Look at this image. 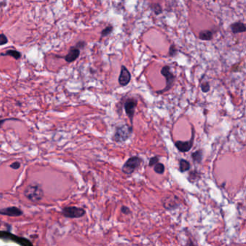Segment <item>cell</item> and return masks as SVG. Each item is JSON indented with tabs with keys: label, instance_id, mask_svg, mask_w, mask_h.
<instances>
[{
	"label": "cell",
	"instance_id": "21",
	"mask_svg": "<svg viewBox=\"0 0 246 246\" xmlns=\"http://www.w3.org/2000/svg\"><path fill=\"white\" fill-rule=\"evenodd\" d=\"M201 89L203 92H208L210 90V85L208 82H204L201 85Z\"/></svg>",
	"mask_w": 246,
	"mask_h": 246
},
{
	"label": "cell",
	"instance_id": "9",
	"mask_svg": "<svg viewBox=\"0 0 246 246\" xmlns=\"http://www.w3.org/2000/svg\"><path fill=\"white\" fill-rule=\"evenodd\" d=\"M23 214V210L16 206H9V207L0 209V215L8 216L11 217H18Z\"/></svg>",
	"mask_w": 246,
	"mask_h": 246
},
{
	"label": "cell",
	"instance_id": "10",
	"mask_svg": "<svg viewBox=\"0 0 246 246\" xmlns=\"http://www.w3.org/2000/svg\"><path fill=\"white\" fill-rule=\"evenodd\" d=\"M131 79H132V75H131L130 71L126 67L122 65L121 67V72L118 79L119 85L121 86H126L130 82Z\"/></svg>",
	"mask_w": 246,
	"mask_h": 246
},
{
	"label": "cell",
	"instance_id": "17",
	"mask_svg": "<svg viewBox=\"0 0 246 246\" xmlns=\"http://www.w3.org/2000/svg\"><path fill=\"white\" fill-rule=\"evenodd\" d=\"M150 8L152 11L154 12V14L157 15H160L162 13V8L161 7V5L158 3H154L150 5Z\"/></svg>",
	"mask_w": 246,
	"mask_h": 246
},
{
	"label": "cell",
	"instance_id": "13",
	"mask_svg": "<svg viewBox=\"0 0 246 246\" xmlns=\"http://www.w3.org/2000/svg\"><path fill=\"white\" fill-rule=\"evenodd\" d=\"M198 38L201 41H211L213 38V33L209 30H204L199 32Z\"/></svg>",
	"mask_w": 246,
	"mask_h": 246
},
{
	"label": "cell",
	"instance_id": "14",
	"mask_svg": "<svg viewBox=\"0 0 246 246\" xmlns=\"http://www.w3.org/2000/svg\"><path fill=\"white\" fill-rule=\"evenodd\" d=\"M0 56H9L13 57L14 59H17V60H18V59H20L21 56H22L21 53L20 52V51H16V50H13V49H11V50H8L5 53H0Z\"/></svg>",
	"mask_w": 246,
	"mask_h": 246
},
{
	"label": "cell",
	"instance_id": "25",
	"mask_svg": "<svg viewBox=\"0 0 246 246\" xmlns=\"http://www.w3.org/2000/svg\"><path fill=\"white\" fill-rule=\"evenodd\" d=\"M9 167H10L11 168H13V169H14V170H17V169H19V168L21 167V164H20V162L15 161V162H14L13 163H12Z\"/></svg>",
	"mask_w": 246,
	"mask_h": 246
},
{
	"label": "cell",
	"instance_id": "20",
	"mask_svg": "<svg viewBox=\"0 0 246 246\" xmlns=\"http://www.w3.org/2000/svg\"><path fill=\"white\" fill-rule=\"evenodd\" d=\"M168 53H169L170 56H172V57L175 56L177 54L178 49H177V48H176L175 45L174 44L170 45V46L169 48V52Z\"/></svg>",
	"mask_w": 246,
	"mask_h": 246
},
{
	"label": "cell",
	"instance_id": "16",
	"mask_svg": "<svg viewBox=\"0 0 246 246\" xmlns=\"http://www.w3.org/2000/svg\"><path fill=\"white\" fill-rule=\"evenodd\" d=\"M191 157L194 162L198 164L201 163L202 159H203V151L201 150H198L196 151V152H193L191 154Z\"/></svg>",
	"mask_w": 246,
	"mask_h": 246
},
{
	"label": "cell",
	"instance_id": "4",
	"mask_svg": "<svg viewBox=\"0 0 246 246\" xmlns=\"http://www.w3.org/2000/svg\"><path fill=\"white\" fill-rule=\"evenodd\" d=\"M160 72H161V74L166 79V85L165 87L162 89V90L157 91V93H158V94H162V93L170 90L174 84L175 80V76L172 74V71H170V67L168 66V65H165V66L162 67Z\"/></svg>",
	"mask_w": 246,
	"mask_h": 246
},
{
	"label": "cell",
	"instance_id": "26",
	"mask_svg": "<svg viewBox=\"0 0 246 246\" xmlns=\"http://www.w3.org/2000/svg\"><path fill=\"white\" fill-rule=\"evenodd\" d=\"M18 119L17 118H5V119H1L0 120V128L3 126L4 123L6 121H17Z\"/></svg>",
	"mask_w": 246,
	"mask_h": 246
},
{
	"label": "cell",
	"instance_id": "6",
	"mask_svg": "<svg viewBox=\"0 0 246 246\" xmlns=\"http://www.w3.org/2000/svg\"><path fill=\"white\" fill-rule=\"evenodd\" d=\"M162 204L164 209H165L167 211H172L179 207L181 204V201L177 196L168 195L162 198Z\"/></svg>",
	"mask_w": 246,
	"mask_h": 246
},
{
	"label": "cell",
	"instance_id": "3",
	"mask_svg": "<svg viewBox=\"0 0 246 246\" xmlns=\"http://www.w3.org/2000/svg\"><path fill=\"white\" fill-rule=\"evenodd\" d=\"M143 160L138 156H133L128 158L122 166V172L126 175L132 174L139 168Z\"/></svg>",
	"mask_w": 246,
	"mask_h": 246
},
{
	"label": "cell",
	"instance_id": "15",
	"mask_svg": "<svg viewBox=\"0 0 246 246\" xmlns=\"http://www.w3.org/2000/svg\"><path fill=\"white\" fill-rule=\"evenodd\" d=\"M190 168V164L185 159H180L179 161V170L181 172L188 171Z\"/></svg>",
	"mask_w": 246,
	"mask_h": 246
},
{
	"label": "cell",
	"instance_id": "1",
	"mask_svg": "<svg viewBox=\"0 0 246 246\" xmlns=\"http://www.w3.org/2000/svg\"><path fill=\"white\" fill-rule=\"evenodd\" d=\"M24 196L32 202H39L42 200L44 192L39 184L34 183L27 186L24 190Z\"/></svg>",
	"mask_w": 246,
	"mask_h": 246
},
{
	"label": "cell",
	"instance_id": "19",
	"mask_svg": "<svg viewBox=\"0 0 246 246\" xmlns=\"http://www.w3.org/2000/svg\"><path fill=\"white\" fill-rule=\"evenodd\" d=\"M113 29H114V27H113L112 25H108V26L105 27V28L102 31V32H101V37L103 38L108 36V35H110V33H112Z\"/></svg>",
	"mask_w": 246,
	"mask_h": 246
},
{
	"label": "cell",
	"instance_id": "24",
	"mask_svg": "<svg viewBox=\"0 0 246 246\" xmlns=\"http://www.w3.org/2000/svg\"><path fill=\"white\" fill-rule=\"evenodd\" d=\"M121 212L123 214H126V215H128V214H131L130 209L128 207V206H121Z\"/></svg>",
	"mask_w": 246,
	"mask_h": 246
},
{
	"label": "cell",
	"instance_id": "8",
	"mask_svg": "<svg viewBox=\"0 0 246 246\" xmlns=\"http://www.w3.org/2000/svg\"><path fill=\"white\" fill-rule=\"evenodd\" d=\"M194 134H195V132H194L193 126H192V135L190 140L177 141V142H175V146L178 149V151H180L181 152H187L190 150V149L192 148V147L194 145Z\"/></svg>",
	"mask_w": 246,
	"mask_h": 246
},
{
	"label": "cell",
	"instance_id": "5",
	"mask_svg": "<svg viewBox=\"0 0 246 246\" xmlns=\"http://www.w3.org/2000/svg\"><path fill=\"white\" fill-rule=\"evenodd\" d=\"M85 210L77 206H65L61 210V214L64 217L69 219H78L85 216Z\"/></svg>",
	"mask_w": 246,
	"mask_h": 246
},
{
	"label": "cell",
	"instance_id": "28",
	"mask_svg": "<svg viewBox=\"0 0 246 246\" xmlns=\"http://www.w3.org/2000/svg\"><path fill=\"white\" fill-rule=\"evenodd\" d=\"M5 5H6V2H0V7H5Z\"/></svg>",
	"mask_w": 246,
	"mask_h": 246
},
{
	"label": "cell",
	"instance_id": "2",
	"mask_svg": "<svg viewBox=\"0 0 246 246\" xmlns=\"http://www.w3.org/2000/svg\"><path fill=\"white\" fill-rule=\"evenodd\" d=\"M133 132V126L128 124H123L116 127V132L113 136V140L116 142H125L132 136Z\"/></svg>",
	"mask_w": 246,
	"mask_h": 246
},
{
	"label": "cell",
	"instance_id": "27",
	"mask_svg": "<svg viewBox=\"0 0 246 246\" xmlns=\"http://www.w3.org/2000/svg\"><path fill=\"white\" fill-rule=\"evenodd\" d=\"M85 45H86V43L85 42V41H79V42H78L76 44V45H75V47H77V49H83V48H84L85 46Z\"/></svg>",
	"mask_w": 246,
	"mask_h": 246
},
{
	"label": "cell",
	"instance_id": "7",
	"mask_svg": "<svg viewBox=\"0 0 246 246\" xmlns=\"http://www.w3.org/2000/svg\"><path fill=\"white\" fill-rule=\"evenodd\" d=\"M136 106H137V100L134 98H128L125 101L124 103V110L126 112V116L128 117L129 121L131 122V126L133 125V120H134V116L136 110Z\"/></svg>",
	"mask_w": 246,
	"mask_h": 246
},
{
	"label": "cell",
	"instance_id": "11",
	"mask_svg": "<svg viewBox=\"0 0 246 246\" xmlns=\"http://www.w3.org/2000/svg\"><path fill=\"white\" fill-rule=\"evenodd\" d=\"M79 55H80V50L77 49V47L72 46L70 48L69 53L63 57V59H65L67 62L71 63L77 59H78Z\"/></svg>",
	"mask_w": 246,
	"mask_h": 246
},
{
	"label": "cell",
	"instance_id": "12",
	"mask_svg": "<svg viewBox=\"0 0 246 246\" xmlns=\"http://www.w3.org/2000/svg\"><path fill=\"white\" fill-rule=\"evenodd\" d=\"M231 31L234 34H237V33H244L246 31V26L242 22H235L231 25Z\"/></svg>",
	"mask_w": 246,
	"mask_h": 246
},
{
	"label": "cell",
	"instance_id": "22",
	"mask_svg": "<svg viewBox=\"0 0 246 246\" xmlns=\"http://www.w3.org/2000/svg\"><path fill=\"white\" fill-rule=\"evenodd\" d=\"M159 162V157L157 156H154L150 158V162H149V166L153 167L154 165H156Z\"/></svg>",
	"mask_w": 246,
	"mask_h": 246
},
{
	"label": "cell",
	"instance_id": "18",
	"mask_svg": "<svg viewBox=\"0 0 246 246\" xmlns=\"http://www.w3.org/2000/svg\"><path fill=\"white\" fill-rule=\"evenodd\" d=\"M165 165L162 163H160V162H157L156 165H154V171L157 174H163L165 172Z\"/></svg>",
	"mask_w": 246,
	"mask_h": 246
},
{
	"label": "cell",
	"instance_id": "23",
	"mask_svg": "<svg viewBox=\"0 0 246 246\" xmlns=\"http://www.w3.org/2000/svg\"><path fill=\"white\" fill-rule=\"evenodd\" d=\"M8 42V38L5 34H0V45H5Z\"/></svg>",
	"mask_w": 246,
	"mask_h": 246
}]
</instances>
